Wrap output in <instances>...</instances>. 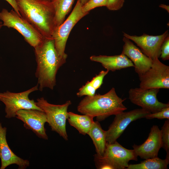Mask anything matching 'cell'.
<instances>
[{
  "mask_svg": "<svg viewBox=\"0 0 169 169\" xmlns=\"http://www.w3.org/2000/svg\"><path fill=\"white\" fill-rule=\"evenodd\" d=\"M34 49L37 64L35 75L38 79V90L42 91L47 88L53 90L56 85L57 72L67 59L58 54L52 38H44Z\"/></svg>",
  "mask_w": 169,
  "mask_h": 169,
  "instance_id": "obj_1",
  "label": "cell"
},
{
  "mask_svg": "<svg viewBox=\"0 0 169 169\" xmlns=\"http://www.w3.org/2000/svg\"><path fill=\"white\" fill-rule=\"evenodd\" d=\"M21 16L45 38H51L55 28V12L51 1L15 0Z\"/></svg>",
  "mask_w": 169,
  "mask_h": 169,
  "instance_id": "obj_2",
  "label": "cell"
},
{
  "mask_svg": "<svg viewBox=\"0 0 169 169\" xmlns=\"http://www.w3.org/2000/svg\"><path fill=\"white\" fill-rule=\"evenodd\" d=\"M125 100L118 96L113 87L103 95L85 96L79 103L77 110L82 114L96 117L97 120L100 121L126 110L123 104Z\"/></svg>",
  "mask_w": 169,
  "mask_h": 169,
  "instance_id": "obj_3",
  "label": "cell"
},
{
  "mask_svg": "<svg viewBox=\"0 0 169 169\" xmlns=\"http://www.w3.org/2000/svg\"><path fill=\"white\" fill-rule=\"evenodd\" d=\"M137 156L133 150L126 149L117 141L112 143H107L103 155H94L97 168L99 169H126L130 161H137Z\"/></svg>",
  "mask_w": 169,
  "mask_h": 169,
  "instance_id": "obj_4",
  "label": "cell"
},
{
  "mask_svg": "<svg viewBox=\"0 0 169 169\" xmlns=\"http://www.w3.org/2000/svg\"><path fill=\"white\" fill-rule=\"evenodd\" d=\"M0 20L3 22V26L16 29L22 35L25 41L34 48L44 39L43 36L13 9L8 11L6 9H3L0 12Z\"/></svg>",
  "mask_w": 169,
  "mask_h": 169,
  "instance_id": "obj_5",
  "label": "cell"
},
{
  "mask_svg": "<svg viewBox=\"0 0 169 169\" xmlns=\"http://www.w3.org/2000/svg\"><path fill=\"white\" fill-rule=\"evenodd\" d=\"M35 102L37 105L45 113L47 122L52 131L58 133L65 140H68L66 120L68 116V109L72 104L71 101L68 100L62 105H54L41 97L38 99Z\"/></svg>",
  "mask_w": 169,
  "mask_h": 169,
  "instance_id": "obj_6",
  "label": "cell"
},
{
  "mask_svg": "<svg viewBox=\"0 0 169 169\" xmlns=\"http://www.w3.org/2000/svg\"><path fill=\"white\" fill-rule=\"evenodd\" d=\"M82 6L79 0H78L67 19L55 28L53 33L52 37L54 41L56 50L58 54L62 57L67 58V55L65 52V49L71 30L79 21L89 13L82 11Z\"/></svg>",
  "mask_w": 169,
  "mask_h": 169,
  "instance_id": "obj_7",
  "label": "cell"
},
{
  "mask_svg": "<svg viewBox=\"0 0 169 169\" xmlns=\"http://www.w3.org/2000/svg\"><path fill=\"white\" fill-rule=\"evenodd\" d=\"M38 90L37 84L29 89L21 92L14 93L7 91L0 93V100L5 106V117L9 119L15 117L17 112L22 109L42 110L37 105L33 100H30L28 97L31 93Z\"/></svg>",
  "mask_w": 169,
  "mask_h": 169,
  "instance_id": "obj_8",
  "label": "cell"
},
{
  "mask_svg": "<svg viewBox=\"0 0 169 169\" xmlns=\"http://www.w3.org/2000/svg\"><path fill=\"white\" fill-rule=\"evenodd\" d=\"M139 78L141 88L169 89V66L156 59L151 67Z\"/></svg>",
  "mask_w": 169,
  "mask_h": 169,
  "instance_id": "obj_9",
  "label": "cell"
},
{
  "mask_svg": "<svg viewBox=\"0 0 169 169\" xmlns=\"http://www.w3.org/2000/svg\"><path fill=\"white\" fill-rule=\"evenodd\" d=\"M151 113L141 108L126 112L123 111L116 115L112 123L105 131L107 142L112 143L116 141L131 122L145 118Z\"/></svg>",
  "mask_w": 169,
  "mask_h": 169,
  "instance_id": "obj_10",
  "label": "cell"
},
{
  "mask_svg": "<svg viewBox=\"0 0 169 169\" xmlns=\"http://www.w3.org/2000/svg\"><path fill=\"white\" fill-rule=\"evenodd\" d=\"M159 90V89L131 88L129 91V98L132 103L141 108L151 113L156 112L169 106V103H164L157 99V95Z\"/></svg>",
  "mask_w": 169,
  "mask_h": 169,
  "instance_id": "obj_11",
  "label": "cell"
},
{
  "mask_svg": "<svg viewBox=\"0 0 169 169\" xmlns=\"http://www.w3.org/2000/svg\"><path fill=\"white\" fill-rule=\"evenodd\" d=\"M16 117L22 121L24 127L32 131L38 137L47 140L44 125L47 122L46 115L42 110L36 109H22L18 111Z\"/></svg>",
  "mask_w": 169,
  "mask_h": 169,
  "instance_id": "obj_12",
  "label": "cell"
},
{
  "mask_svg": "<svg viewBox=\"0 0 169 169\" xmlns=\"http://www.w3.org/2000/svg\"><path fill=\"white\" fill-rule=\"evenodd\" d=\"M123 35L134 41L142 52L152 60L158 58L164 40L169 35L168 30L160 35H150L144 33L140 36L131 35L124 33Z\"/></svg>",
  "mask_w": 169,
  "mask_h": 169,
  "instance_id": "obj_13",
  "label": "cell"
},
{
  "mask_svg": "<svg viewBox=\"0 0 169 169\" xmlns=\"http://www.w3.org/2000/svg\"><path fill=\"white\" fill-rule=\"evenodd\" d=\"M123 40L124 44L121 53L132 62L135 70L140 77L151 67L153 60L145 54L128 38L124 37Z\"/></svg>",
  "mask_w": 169,
  "mask_h": 169,
  "instance_id": "obj_14",
  "label": "cell"
},
{
  "mask_svg": "<svg viewBox=\"0 0 169 169\" xmlns=\"http://www.w3.org/2000/svg\"><path fill=\"white\" fill-rule=\"evenodd\" d=\"M160 130L157 125L151 128L148 136L142 144H134L132 147L136 155L144 159L158 156L159 151L162 147Z\"/></svg>",
  "mask_w": 169,
  "mask_h": 169,
  "instance_id": "obj_15",
  "label": "cell"
},
{
  "mask_svg": "<svg viewBox=\"0 0 169 169\" xmlns=\"http://www.w3.org/2000/svg\"><path fill=\"white\" fill-rule=\"evenodd\" d=\"M7 128L3 127L0 122V169H5L8 166L16 164L18 169H24L29 166V161L24 160L15 155L9 147L6 138Z\"/></svg>",
  "mask_w": 169,
  "mask_h": 169,
  "instance_id": "obj_16",
  "label": "cell"
},
{
  "mask_svg": "<svg viewBox=\"0 0 169 169\" xmlns=\"http://www.w3.org/2000/svg\"><path fill=\"white\" fill-rule=\"evenodd\" d=\"M90 59L92 61L100 63L109 71H115L122 69L134 67L132 62L122 53L114 56L92 55L90 57Z\"/></svg>",
  "mask_w": 169,
  "mask_h": 169,
  "instance_id": "obj_17",
  "label": "cell"
},
{
  "mask_svg": "<svg viewBox=\"0 0 169 169\" xmlns=\"http://www.w3.org/2000/svg\"><path fill=\"white\" fill-rule=\"evenodd\" d=\"M105 131L102 129L99 121L97 120L94 121L87 133L93 141L96 154L100 156L103 155L107 143Z\"/></svg>",
  "mask_w": 169,
  "mask_h": 169,
  "instance_id": "obj_18",
  "label": "cell"
},
{
  "mask_svg": "<svg viewBox=\"0 0 169 169\" xmlns=\"http://www.w3.org/2000/svg\"><path fill=\"white\" fill-rule=\"evenodd\" d=\"M80 115L72 112H68L67 120L69 124L75 128L80 134H87L94 121V117L90 116Z\"/></svg>",
  "mask_w": 169,
  "mask_h": 169,
  "instance_id": "obj_19",
  "label": "cell"
},
{
  "mask_svg": "<svg viewBox=\"0 0 169 169\" xmlns=\"http://www.w3.org/2000/svg\"><path fill=\"white\" fill-rule=\"evenodd\" d=\"M74 1L53 0L51 1L55 12V28L64 21L66 16L71 11Z\"/></svg>",
  "mask_w": 169,
  "mask_h": 169,
  "instance_id": "obj_20",
  "label": "cell"
},
{
  "mask_svg": "<svg viewBox=\"0 0 169 169\" xmlns=\"http://www.w3.org/2000/svg\"><path fill=\"white\" fill-rule=\"evenodd\" d=\"M169 163V155L166 159H161L156 157L145 159L140 163L129 165L126 169H166Z\"/></svg>",
  "mask_w": 169,
  "mask_h": 169,
  "instance_id": "obj_21",
  "label": "cell"
},
{
  "mask_svg": "<svg viewBox=\"0 0 169 169\" xmlns=\"http://www.w3.org/2000/svg\"><path fill=\"white\" fill-rule=\"evenodd\" d=\"M162 143V147L169 155V120H166L160 130Z\"/></svg>",
  "mask_w": 169,
  "mask_h": 169,
  "instance_id": "obj_22",
  "label": "cell"
},
{
  "mask_svg": "<svg viewBox=\"0 0 169 169\" xmlns=\"http://www.w3.org/2000/svg\"><path fill=\"white\" fill-rule=\"evenodd\" d=\"M107 0H88L82 6V10L84 13H89L92 9L98 7L106 6Z\"/></svg>",
  "mask_w": 169,
  "mask_h": 169,
  "instance_id": "obj_23",
  "label": "cell"
},
{
  "mask_svg": "<svg viewBox=\"0 0 169 169\" xmlns=\"http://www.w3.org/2000/svg\"><path fill=\"white\" fill-rule=\"evenodd\" d=\"M96 90L93 86L90 81H87L79 90L76 95L78 97L84 96H91L95 94Z\"/></svg>",
  "mask_w": 169,
  "mask_h": 169,
  "instance_id": "obj_24",
  "label": "cell"
},
{
  "mask_svg": "<svg viewBox=\"0 0 169 169\" xmlns=\"http://www.w3.org/2000/svg\"><path fill=\"white\" fill-rule=\"evenodd\" d=\"M147 119L157 118L159 119H166L169 120V106L154 113H151L145 117Z\"/></svg>",
  "mask_w": 169,
  "mask_h": 169,
  "instance_id": "obj_25",
  "label": "cell"
},
{
  "mask_svg": "<svg viewBox=\"0 0 169 169\" xmlns=\"http://www.w3.org/2000/svg\"><path fill=\"white\" fill-rule=\"evenodd\" d=\"M109 71L107 70L105 71H101L98 75H96L90 81L93 86L96 90L100 87L103 84L104 77Z\"/></svg>",
  "mask_w": 169,
  "mask_h": 169,
  "instance_id": "obj_26",
  "label": "cell"
},
{
  "mask_svg": "<svg viewBox=\"0 0 169 169\" xmlns=\"http://www.w3.org/2000/svg\"><path fill=\"white\" fill-rule=\"evenodd\" d=\"M160 57L163 60L169 59V36H167L164 40L161 48Z\"/></svg>",
  "mask_w": 169,
  "mask_h": 169,
  "instance_id": "obj_27",
  "label": "cell"
},
{
  "mask_svg": "<svg viewBox=\"0 0 169 169\" xmlns=\"http://www.w3.org/2000/svg\"><path fill=\"white\" fill-rule=\"evenodd\" d=\"M125 0H107L106 7L110 10L120 9L123 6Z\"/></svg>",
  "mask_w": 169,
  "mask_h": 169,
  "instance_id": "obj_28",
  "label": "cell"
},
{
  "mask_svg": "<svg viewBox=\"0 0 169 169\" xmlns=\"http://www.w3.org/2000/svg\"><path fill=\"white\" fill-rule=\"evenodd\" d=\"M13 8V9L19 15L21 16L20 13L18 8L15 0H5Z\"/></svg>",
  "mask_w": 169,
  "mask_h": 169,
  "instance_id": "obj_29",
  "label": "cell"
},
{
  "mask_svg": "<svg viewBox=\"0 0 169 169\" xmlns=\"http://www.w3.org/2000/svg\"><path fill=\"white\" fill-rule=\"evenodd\" d=\"M159 7L164 9H165L169 13V6L164 4H161L159 6Z\"/></svg>",
  "mask_w": 169,
  "mask_h": 169,
  "instance_id": "obj_30",
  "label": "cell"
},
{
  "mask_svg": "<svg viewBox=\"0 0 169 169\" xmlns=\"http://www.w3.org/2000/svg\"><path fill=\"white\" fill-rule=\"evenodd\" d=\"M88 0H79L81 3L82 5L85 4Z\"/></svg>",
  "mask_w": 169,
  "mask_h": 169,
  "instance_id": "obj_31",
  "label": "cell"
},
{
  "mask_svg": "<svg viewBox=\"0 0 169 169\" xmlns=\"http://www.w3.org/2000/svg\"><path fill=\"white\" fill-rule=\"evenodd\" d=\"M3 26V22L0 21V29Z\"/></svg>",
  "mask_w": 169,
  "mask_h": 169,
  "instance_id": "obj_32",
  "label": "cell"
},
{
  "mask_svg": "<svg viewBox=\"0 0 169 169\" xmlns=\"http://www.w3.org/2000/svg\"><path fill=\"white\" fill-rule=\"evenodd\" d=\"M49 1H52L53 0H49Z\"/></svg>",
  "mask_w": 169,
  "mask_h": 169,
  "instance_id": "obj_33",
  "label": "cell"
},
{
  "mask_svg": "<svg viewBox=\"0 0 169 169\" xmlns=\"http://www.w3.org/2000/svg\"></svg>",
  "mask_w": 169,
  "mask_h": 169,
  "instance_id": "obj_34",
  "label": "cell"
}]
</instances>
